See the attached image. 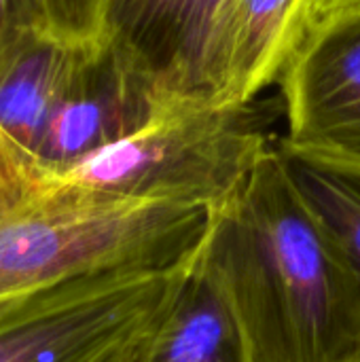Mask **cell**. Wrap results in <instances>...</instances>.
I'll use <instances>...</instances> for the list:
<instances>
[{
  "label": "cell",
  "mask_w": 360,
  "mask_h": 362,
  "mask_svg": "<svg viewBox=\"0 0 360 362\" xmlns=\"http://www.w3.org/2000/svg\"><path fill=\"white\" fill-rule=\"evenodd\" d=\"M286 134L301 163L360 180V4L308 25L280 74Z\"/></svg>",
  "instance_id": "5b68a950"
},
{
  "label": "cell",
  "mask_w": 360,
  "mask_h": 362,
  "mask_svg": "<svg viewBox=\"0 0 360 362\" xmlns=\"http://www.w3.org/2000/svg\"><path fill=\"white\" fill-rule=\"evenodd\" d=\"M206 259L255 362H352L360 291L303 199L289 157L269 146L212 210Z\"/></svg>",
  "instance_id": "6da1fadb"
},
{
  "label": "cell",
  "mask_w": 360,
  "mask_h": 362,
  "mask_svg": "<svg viewBox=\"0 0 360 362\" xmlns=\"http://www.w3.org/2000/svg\"><path fill=\"white\" fill-rule=\"evenodd\" d=\"M168 108L117 45L100 34L81 47L76 66L36 155V178L49 180L98 151L125 140Z\"/></svg>",
  "instance_id": "8992f818"
},
{
  "label": "cell",
  "mask_w": 360,
  "mask_h": 362,
  "mask_svg": "<svg viewBox=\"0 0 360 362\" xmlns=\"http://www.w3.org/2000/svg\"><path fill=\"white\" fill-rule=\"evenodd\" d=\"M310 25V0H231L223 19L214 106L248 104L280 78Z\"/></svg>",
  "instance_id": "ba28073f"
},
{
  "label": "cell",
  "mask_w": 360,
  "mask_h": 362,
  "mask_svg": "<svg viewBox=\"0 0 360 362\" xmlns=\"http://www.w3.org/2000/svg\"><path fill=\"white\" fill-rule=\"evenodd\" d=\"M45 32L72 42H89L102 34L108 0H32Z\"/></svg>",
  "instance_id": "7c38bea8"
},
{
  "label": "cell",
  "mask_w": 360,
  "mask_h": 362,
  "mask_svg": "<svg viewBox=\"0 0 360 362\" xmlns=\"http://www.w3.org/2000/svg\"><path fill=\"white\" fill-rule=\"evenodd\" d=\"M193 252L163 267L117 269L62 284L42 310L0 333V362H136Z\"/></svg>",
  "instance_id": "277c9868"
},
{
  "label": "cell",
  "mask_w": 360,
  "mask_h": 362,
  "mask_svg": "<svg viewBox=\"0 0 360 362\" xmlns=\"http://www.w3.org/2000/svg\"><path fill=\"white\" fill-rule=\"evenodd\" d=\"M352 362H360V350H359V354L354 356V361H352Z\"/></svg>",
  "instance_id": "2e32d148"
},
{
  "label": "cell",
  "mask_w": 360,
  "mask_h": 362,
  "mask_svg": "<svg viewBox=\"0 0 360 362\" xmlns=\"http://www.w3.org/2000/svg\"><path fill=\"white\" fill-rule=\"evenodd\" d=\"M34 30L42 25L32 0H0V59Z\"/></svg>",
  "instance_id": "4fadbf2b"
},
{
  "label": "cell",
  "mask_w": 360,
  "mask_h": 362,
  "mask_svg": "<svg viewBox=\"0 0 360 362\" xmlns=\"http://www.w3.org/2000/svg\"><path fill=\"white\" fill-rule=\"evenodd\" d=\"M136 362H255L227 293L206 259L204 240Z\"/></svg>",
  "instance_id": "30bf717a"
},
{
  "label": "cell",
  "mask_w": 360,
  "mask_h": 362,
  "mask_svg": "<svg viewBox=\"0 0 360 362\" xmlns=\"http://www.w3.org/2000/svg\"><path fill=\"white\" fill-rule=\"evenodd\" d=\"M231 0H108L102 34L168 108L214 106V64Z\"/></svg>",
  "instance_id": "52a82bcc"
},
{
  "label": "cell",
  "mask_w": 360,
  "mask_h": 362,
  "mask_svg": "<svg viewBox=\"0 0 360 362\" xmlns=\"http://www.w3.org/2000/svg\"><path fill=\"white\" fill-rule=\"evenodd\" d=\"M212 210L98 197L25 176L0 144V299L134 267L182 261Z\"/></svg>",
  "instance_id": "7a4b0ae2"
},
{
  "label": "cell",
  "mask_w": 360,
  "mask_h": 362,
  "mask_svg": "<svg viewBox=\"0 0 360 362\" xmlns=\"http://www.w3.org/2000/svg\"><path fill=\"white\" fill-rule=\"evenodd\" d=\"M59 288H62V284L53 286V288H47V291H36V293H28V295L0 299V333L6 331L13 325H17L19 320L36 314L38 310H42L57 295Z\"/></svg>",
  "instance_id": "5bb4252c"
},
{
  "label": "cell",
  "mask_w": 360,
  "mask_h": 362,
  "mask_svg": "<svg viewBox=\"0 0 360 362\" xmlns=\"http://www.w3.org/2000/svg\"><path fill=\"white\" fill-rule=\"evenodd\" d=\"M83 45L34 30L0 59V144L34 180L40 142Z\"/></svg>",
  "instance_id": "9c48e42d"
},
{
  "label": "cell",
  "mask_w": 360,
  "mask_h": 362,
  "mask_svg": "<svg viewBox=\"0 0 360 362\" xmlns=\"http://www.w3.org/2000/svg\"><path fill=\"white\" fill-rule=\"evenodd\" d=\"M280 115L282 100L172 108L49 180L98 197L214 210L272 146L269 132Z\"/></svg>",
  "instance_id": "3957f363"
},
{
  "label": "cell",
  "mask_w": 360,
  "mask_h": 362,
  "mask_svg": "<svg viewBox=\"0 0 360 362\" xmlns=\"http://www.w3.org/2000/svg\"><path fill=\"white\" fill-rule=\"evenodd\" d=\"M295 182L360 291V180L289 157Z\"/></svg>",
  "instance_id": "8fae6325"
},
{
  "label": "cell",
  "mask_w": 360,
  "mask_h": 362,
  "mask_svg": "<svg viewBox=\"0 0 360 362\" xmlns=\"http://www.w3.org/2000/svg\"><path fill=\"white\" fill-rule=\"evenodd\" d=\"M360 4V0H310V23L316 19L327 17L329 13H335L346 6Z\"/></svg>",
  "instance_id": "9a60e30c"
}]
</instances>
